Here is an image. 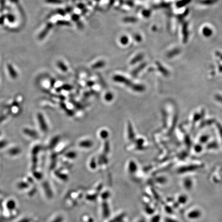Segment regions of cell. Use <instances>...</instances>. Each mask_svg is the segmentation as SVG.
Masks as SVG:
<instances>
[{
    "mask_svg": "<svg viewBox=\"0 0 222 222\" xmlns=\"http://www.w3.org/2000/svg\"><path fill=\"white\" fill-rule=\"evenodd\" d=\"M202 216L201 210L199 209H191L187 213V217L191 220H197L200 219Z\"/></svg>",
    "mask_w": 222,
    "mask_h": 222,
    "instance_id": "obj_1",
    "label": "cell"
},
{
    "mask_svg": "<svg viewBox=\"0 0 222 222\" xmlns=\"http://www.w3.org/2000/svg\"><path fill=\"white\" fill-rule=\"evenodd\" d=\"M178 197V201L182 204H186L187 202V197L186 195H179Z\"/></svg>",
    "mask_w": 222,
    "mask_h": 222,
    "instance_id": "obj_2",
    "label": "cell"
}]
</instances>
